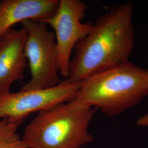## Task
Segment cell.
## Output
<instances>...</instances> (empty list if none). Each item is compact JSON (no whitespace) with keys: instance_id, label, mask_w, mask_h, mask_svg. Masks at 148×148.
Returning a JSON list of instances; mask_svg holds the SVG:
<instances>
[{"instance_id":"cell-1","label":"cell","mask_w":148,"mask_h":148,"mask_svg":"<svg viewBox=\"0 0 148 148\" xmlns=\"http://www.w3.org/2000/svg\"><path fill=\"white\" fill-rule=\"evenodd\" d=\"M131 2L112 7L99 16L88 34L75 47L68 79L82 81L129 61L134 43Z\"/></svg>"},{"instance_id":"cell-2","label":"cell","mask_w":148,"mask_h":148,"mask_svg":"<svg viewBox=\"0 0 148 148\" xmlns=\"http://www.w3.org/2000/svg\"><path fill=\"white\" fill-rule=\"evenodd\" d=\"M95 109L78 98L38 112L21 138L27 148H82L93 138L89 131Z\"/></svg>"},{"instance_id":"cell-3","label":"cell","mask_w":148,"mask_h":148,"mask_svg":"<svg viewBox=\"0 0 148 148\" xmlns=\"http://www.w3.org/2000/svg\"><path fill=\"white\" fill-rule=\"evenodd\" d=\"M147 96L148 70L127 61L82 81L76 98L112 117Z\"/></svg>"},{"instance_id":"cell-4","label":"cell","mask_w":148,"mask_h":148,"mask_svg":"<svg viewBox=\"0 0 148 148\" xmlns=\"http://www.w3.org/2000/svg\"><path fill=\"white\" fill-rule=\"evenodd\" d=\"M21 24L27 31L25 54L31 79L20 90H45L57 86L62 81L54 32L42 21H26Z\"/></svg>"},{"instance_id":"cell-5","label":"cell","mask_w":148,"mask_h":148,"mask_svg":"<svg viewBox=\"0 0 148 148\" xmlns=\"http://www.w3.org/2000/svg\"><path fill=\"white\" fill-rule=\"evenodd\" d=\"M87 5L79 0H59L53 16L43 21L54 30L58 53L60 75L68 78L71 56L76 45L91 30L93 23H84Z\"/></svg>"},{"instance_id":"cell-6","label":"cell","mask_w":148,"mask_h":148,"mask_svg":"<svg viewBox=\"0 0 148 148\" xmlns=\"http://www.w3.org/2000/svg\"><path fill=\"white\" fill-rule=\"evenodd\" d=\"M81 82L69 79L45 90L11 92L0 95V120L8 118L21 123L32 113L48 109L76 98Z\"/></svg>"},{"instance_id":"cell-7","label":"cell","mask_w":148,"mask_h":148,"mask_svg":"<svg viewBox=\"0 0 148 148\" xmlns=\"http://www.w3.org/2000/svg\"><path fill=\"white\" fill-rule=\"evenodd\" d=\"M27 31L11 29L0 36V95L10 92L15 82L24 79Z\"/></svg>"},{"instance_id":"cell-8","label":"cell","mask_w":148,"mask_h":148,"mask_svg":"<svg viewBox=\"0 0 148 148\" xmlns=\"http://www.w3.org/2000/svg\"><path fill=\"white\" fill-rule=\"evenodd\" d=\"M59 0H3L0 2V36L18 23L43 21L53 16Z\"/></svg>"},{"instance_id":"cell-9","label":"cell","mask_w":148,"mask_h":148,"mask_svg":"<svg viewBox=\"0 0 148 148\" xmlns=\"http://www.w3.org/2000/svg\"><path fill=\"white\" fill-rule=\"evenodd\" d=\"M21 124L8 118L0 120V148H27L17 132Z\"/></svg>"},{"instance_id":"cell-10","label":"cell","mask_w":148,"mask_h":148,"mask_svg":"<svg viewBox=\"0 0 148 148\" xmlns=\"http://www.w3.org/2000/svg\"><path fill=\"white\" fill-rule=\"evenodd\" d=\"M137 124L139 127H148V114L140 117L137 120Z\"/></svg>"}]
</instances>
